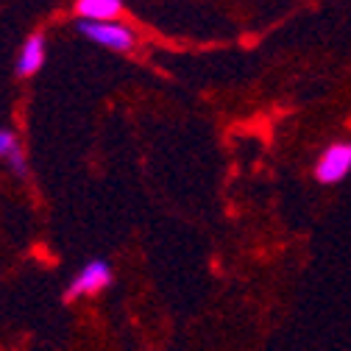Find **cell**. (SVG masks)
<instances>
[{"instance_id": "1", "label": "cell", "mask_w": 351, "mask_h": 351, "mask_svg": "<svg viewBox=\"0 0 351 351\" xmlns=\"http://www.w3.org/2000/svg\"><path fill=\"white\" fill-rule=\"evenodd\" d=\"M112 282H114V274L109 268V262L93 259V262H86V265L78 271V276L70 282V287L64 290L62 298H64V304H73L81 295H98L106 287H112Z\"/></svg>"}, {"instance_id": "2", "label": "cell", "mask_w": 351, "mask_h": 351, "mask_svg": "<svg viewBox=\"0 0 351 351\" xmlns=\"http://www.w3.org/2000/svg\"><path fill=\"white\" fill-rule=\"evenodd\" d=\"M75 28H78V34H84L86 39L98 42V45H104L109 51L125 53V51H131V48L137 45L134 31L120 25V23H90V20H78Z\"/></svg>"}, {"instance_id": "3", "label": "cell", "mask_w": 351, "mask_h": 351, "mask_svg": "<svg viewBox=\"0 0 351 351\" xmlns=\"http://www.w3.org/2000/svg\"><path fill=\"white\" fill-rule=\"evenodd\" d=\"M351 173V140L332 143L315 162V182L318 184H340Z\"/></svg>"}, {"instance_id": "4", "label": "cell", "mask_w": 351, "mask_h": 351, "mask_svg": "<svg viewBox=\"0 0 351 351\" xmlns=\"http://www.w3.org/2000/svg\"><path fill=\"white\" fill-rule=\"evenodd\" d=\"M42 64H45V36L42 34H31L23 48H20V56H17V75L20 78H28L34 75Z\"/></svg>"}, {"instance_id": "5", "label": "cell", "mask_w": 351, "mask_h": 351, "mask_svg": "<svg viewBox=\"0 0 351 351\" xmlns=\"http://www.w3.org/2000/svg\"><path fill=\"white\" fill-rule=\"evenodd\" d=\"M75 12L90 23H114L123 12V0H75Z\"/></svg>"}, {"instance_id": "6", "label": "cell", "mask_w": 351, "mask_h": 351, "mask_svg": "<svg viewBox=\"0 0 351 351\" xmlns=\"http://www.w3.org/2000/svg\"><path fill=\"white\" fill-rule=\"evenodd\" d=\"M6 162H9V167H12L14 176H20V179H28V159H25V151L20 145L6 156Z\"/></svg>"}, {"instance_id": "7", "label": "cell", "mask_w": 351, "mask_h": 351, "mask_svg": "<svg viewBox=\"0 0 351 351\" xmlns=\"http://www.w3.org/2000/svg\"><path fill=\"white\" fill-rule=\"evenodd\" d=\"M20 143H17V137H14V131H9V128H0V156H9L14 148H17Z\"/></svg>"}]
</instances>
